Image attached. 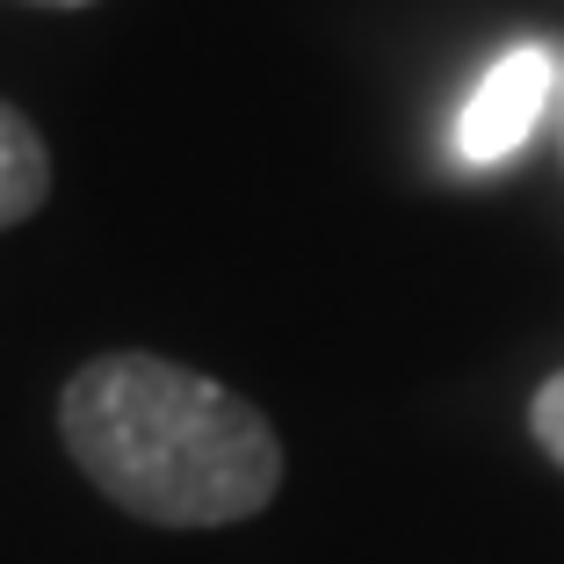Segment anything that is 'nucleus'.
<instances>
[{"mask_svg": "<svg viewBox=\"0 0 564 564\" xmlns=\"http://www.w3.org/2000/svg\"><path fill=\"white\" fill-rule=\"evenodd\" d=\"M529 434H535V448H543L550 464L564 470V369L535 391V405H529Z\"/></svg>", "mask_w": 564, "mask_h": 564, "instance_id": "obj_4", "label": "nucleus"}, {"mask_svg": "<svg viewBox=\"0 0 564 564\" xmlns=\"http://www.w3.org/2000/svg\"><path fill=\"white\" fill-rule=\"evenodd\" d=\"M30 8H87V0H30Z\"/></svg>", "mask_w": 564, "mask_h": 564, "instance_id": "obj_6", "label": "nucleus"}, {"mask_svg": "<svg viewBox=\"0 0 564 564\" xmlns=\"http://www.w3.org/2000/svg\"><path fill=\"white\" fill-rule=\"evenodd\" d=\"M51 196V152L15 101H0V232H15Z\"/></svg>", "mask_w": 564, "mask_h": 564, "instance_id": "obj_3", "label": "nucleus"}, {"mask_svg": "<svg viewBox=\"0 0 564 564\" xmlns=\"http://www.w3.org/2000/svg\"><path fill=\"white\" fill-rule=\"evenodd\" d=\"M80 478L160 529H232L282 485V442L261 405L166 355H101L58 391Z\"/></svg>", "mask_w": 564, "mask_h": 564, "instance_id": "obj_1", "label": "nucleus"}, {"mask_svg": "<svg viewBox=\"0 0 564 564\" xmlns=\"http://www.w3.org/2000/svg\"><path fill=\"white\" fill-rule=\"evenodd\" d=\"M550 123H557V160H564V58H557V101H550Z\"/></svg>", "mask_w": 564, "mask_h": 564, "instance_id": "obj_5", "label": "nucleus"}, {"mask_svg": "<svg viewBox=\"0 0 564 564\" xmlns=\"http://www.w3.org/2000/svg\"><path fill=\"white\" fill-rule=\"evenodd\" d=\"M557 101V51L543 44H514L507 58L485 66V80L470 87L464 117H456V152L464 166H499L529 145V131L550 117Z\"/></svg>", "mask_w": 564, "mask_h": 564, "instance_id": "obj_2", "label": "nucleus"}]
</instances>
